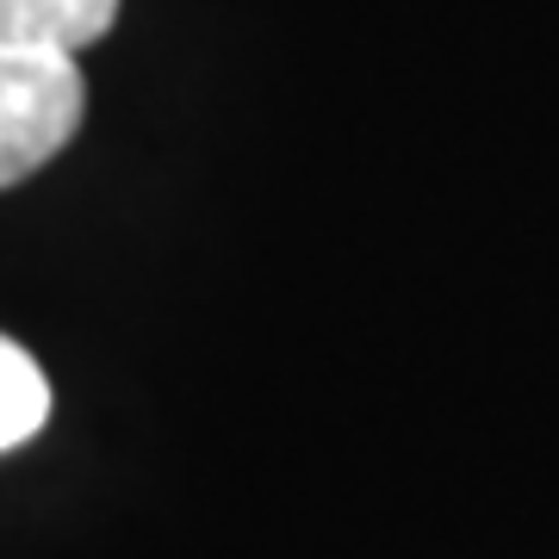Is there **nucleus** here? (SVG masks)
Segmentation results:
<instances>
[{
    "label": "nucleus",
    "instance_id": "1",
    "mask_svg": "<svg viewBox=\"0 0 559 559\" xmlns=\"http://www.w3.org/2000/svg\"><path fill=\"white\" fill-rule=\"evenodd\" d=\"M87 87L75 57L57 50H0V187L38 175L81 131Z\"/></svg>",
    "mask_w": 559,
    "mask_h": 559
},
{
    "label": "nucleus",
    "instance_id": "2",
    "mask_svg": "<svg viewBox=\"0 0 559 559\" xmlns=\"http://www.w3.org/2000/svg\"><path fill=\"white\" fill-rule=\"evenodd\" d=\"M119 20V0H0V50H57L75 57Z\"/></svg>",
    "mask_w": 559,
    "mask_h": 559
},
{
    "label": "nucleus",
    "instance_id": "3",
    "mask_svg": "<svg viewBox=\"0 0 559 559\" xmlns=\"http://www.w3.org/2000/svg\"><path fill=\"white\" fill-rule=\"evenodd\" d=\"M44 417H50V385H44L38 360L0 336V454L38 436Z\"/></svg>",
    "mask_w": 559,
    "mask_h": 559
}]
</instances>
